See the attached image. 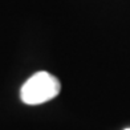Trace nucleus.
<instances>
[{"mask_svg": "<svg viewBox=\"0 0 130 130\" xmlns=\"http://www.w3.org/2000/svg\"><path fill=\"white\" fill-rule=\"evenodd\" d=\"M61 92V82L48 72H37L21 86L20 98L25 105H41L56 98Z\"/></svg>", "mask_w": 130, "mask_h": 130, "instance_id": "obj_1", "label": "nucleus"}, {"mask_svg": "<svg viewBox=\"0 0 130 130\" xmlns=\"http://www.w3.org/2000/svg\"><path fill=\"white\" fill-rule=\"evenodd\" d=\"M125 130H130V127H127V129H125Z\"/></svg>", "mask_w": 130, "mask_h": 130, "instance_id": "obj_2", "label": "nucleus"}]
</instances>
